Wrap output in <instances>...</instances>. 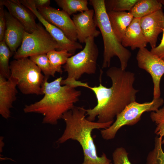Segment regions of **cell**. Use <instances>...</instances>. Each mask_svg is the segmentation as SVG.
<instances>
[{
    "label": "cell",
    "mask_w": 164,
    "mask_h": 164,
    "mask_svg": "<svg viewBox=\"0 0 164 164\" xmlns=\"http://www.w3.org/2000/svg\"><path fill=\"white\" fill-rule=\"evenodd\" d=\"M136 59L138 67L151 76L153 83V99L160 97V82L164 74V60L146 47L139 49Z\"/></svg>",
    "instance_id": "9c48e42d"
},
{
    "label": "cell",
    "mask_w": 164,
    "mask_h": 164,
    "mask_svg": "<svg viewBox=\"0 0 164 164\" xmlns=\"http://www.w3.org/2000/svg\"><path fill=\"white\" fill-rule=\"evenodd\" d=\"M94 15L93 9L73 15L72 20L76 27L77 40L80 43H85L88 38L97 37L100 34V31L96 29Z\"/></svg>",
    "instance_id": "4fadbf2b"
},
{
    "label": "cell",
    "mask_w": 164,
    "mask_h": 164,
    "mask_svg": "<svg viewBox=\"0 0 164 164\" xmlns=\"http://www.w3.org/2000/svg\"><path fill=\"white\" fill-rule=\"evenodd\" d=\"M48 77L45 76L42 85L43 97L33 104L26 105L23 110L25 113L43 115V124L55 125L65 113L75 107L74 104L79 101L81 93L75 87L62 86L61 77L50 82L48 81Z\"/></svg>",
    "instance_id": "3957f363"
},
{
    "label": "cell",
    "mask_w": 164,
    "mask_h": 164,
    "mask_svg": "<svg viewBox=\"0 0 164 164\" xmlns=\"http://www.w3.org/2000/svg\"><path fill=\"white\" fill-rule=\"evenodd\" d=\"M106 73L112 81V85L109 88L103 86L101 82L98 86L93 87L79 80L70 84L74 87H82L89 88L95 94L97 105L92 109H85L87 119L90 121H94L97 117V121L99 123L114 121V118L127 105L136 101L139 91L133 86L135 80L134 73L113 67L107 70Z\"/></svg>",
    "instance_id": "6da1fadb"
},
{
    "label": "cell",
    "mask_w": 164,
    "mask_h": 164,
    "mask_svg": "<svg viewBox=\"0 0 164 164\" xmlns=\"http://www.w3.org/2000/svg\"><path fill=\"white\" fill-rule=\"evenodd\" d=\"M19 1L33 13L44 26L46 31L57 42L59 46V50H66L74 55L77 50L83 48L80 43L70 40L60 29L46 20L38 11L32 0Z\"/></svg>",
    "instance_id": "30bf717a"
},
{
    "label": "cell",
    "mask_w": 164,
    "mask_h": 164,
    "mask_svg": "<svg viewBox=\"0 0 164 164\" xmlns=\"http://www.w3.org/2000/svg\"><path fill=\"white\" fill-rule=\"evenodd\" d=\"M29 59L39 67L45 76H52L50 64L46 54L32 56L29 57Z\"/></svg>",
    "instance_id": "484cf974"
},
{
    "label": "cell",
    "mask_w": 164,
    "mask_h": 164,
    "mask_svg": "<svg viewBox=\"0 0 164 164\" xmlns=\"http://www.w3.org/2000/svg\"><path fill=\"white\" fill-rule=\"evenodd\" d=\"M138 0H105L107 12L110 11L130 12Z\"/></svg>",
    "instance_id": "cb8c5ba5"
},
{
    "label": "cell",
    "mask_w": 164,
    "mask_h": 164,
    "mask_svg": "<svg viewBox=\"0 0 164 164\" xmlns=\"http://www.w3.org/2000/svg\"><path fill=\"white\" fill-rule=\"evenodd\" d=\"M128 153L125 149L123 147L117 148L112 154L113 164H132L128 156Z\"/></svg>",
    "instance_id": "4316f807"
},
{
    "label": "cell",
    "mask_w": 164,
    "mask_h": 164,
    "mask_svg": "<svg viewBox=\"0 0 164 164\" xmlns=\"http://www.w3.org/2000/svg\"><path fill=\"white\" fill-rule=\"evenodd\" d=\"M0 5L7 8L11 15L24 27L26 32L31 33L38 28L35 15L19 0H1Z\"/></svg>",
    "instance_id": "5bb4252c"
},
{
    "label": "cell",
    "mask_w": 164,
    "mask_h": 164,
    "mask_svg": "<svg viewBox=\"0 0 164 164\" xmlns=\"http://www.w3.org/2000/svg\"><path fill=\"white\" fill-rule=\"evenodd\" d=\"M57 5L70 15L89 10L87 0H55Z\"/></svg>",
    "instance_id": "44dd1931"
},
{
    "label": "cell",
    "mask_w": 164,
    "mask_h": 164,
    "mask_svg": "<svg viewBox=\"0 0 164 164\" xmlns=\"http://www.w3.org/2000/svg\"><path fill=\"white\" fill-rule=\"evenodd\" d=\"M59 46L56 40L40 24L37 29L29 33L25 32L20 47L15 53V59L28 57L58 49Z\"/></svg>",
    "instance_id": "ba28073f"
},
{
    "label": "cell",
    "mask_w": 164,
    "mask_h": 164,
    "mask_svg": "<svg viewBox=\"0 0 164 164\" xmlns=\"http://www.w3.org/2000/svg\"><path fill=\"white\" fill-rule=\"evenodd\" d=\"M164 103L163 99L159 97L153 99L149 102L139 103L136 101L127 105L116 116V119L108 128L101 131L102 138L106 140L114 139L118 131L125 125L132 126L137 124L145 112L155 111Z\"/></svg>",
    "instance_id": "52a82bcc"
},
{
    "label": "cell",
    "mask_w": 164,
    "mask_h": 164,
    "mask_svg": "<svg viewBox=\"0 0 164 164\" xmlns=\"http://www.w3.org/2000/svg\"><path fill=\"white\" fill-rule=\"evenodd\" d=\"M46 54L50 64L53 77L55 76L56 72L62 73V65L66 63L69 57L74 55L66 50L59 51L53 50Z\"/></svg>",
    "instance_id": "ffe728a7"
},
{
    "label": "cell",
    "mask_w": 164,
    "mask_h": 164,
    "mask_svg": "<svg viewBox=\"0 0 164 164\" xmlns=\"http://www.w3.org/2000/svg\"><path fill=\"white\" fill-rule=\"evenodd\" d=\"M85 43L84 48L69 57L63 67L68 75L64 81L78 80L84 73L91 74L96 73L99 52L94 38H88Z\"/></svg>",
    "instance_id": "8992f818"
},
{
    "label": "cell",
    "mask_w": 164,
    "mask_h": 164,
    "mask_svg": "<svg viewBox=\"0 0 164 164\" xmlns=\"http://www.w3.org/2000/svg\"><path fill=\"white\" fill-rule=\"evenodd\" d=\"M9 64L10 77L16 81L22 94H43L42 87L45 76L34 62L25 57L15 59Z\"/></svg>",
    "instance_id": "5b68a950"
},
{
    "label": "cell",
    "mask_w": 164,
    "mask_h": 164,
    "mask_svg": "<svg viewBox=\"0 0 164 164\" xmlns=\"http://www.w3.org/2000/svg\"><path fill=\"white\" fill-rule=\"evenodd\" d=\"M159 0H138L129 12L134 18H141L162 9Z\"/></svg>",
    "instance_id": "d6986e66"
},
{
    "label": "cell",
    "mask_w": 164,
    "mask_h": 164,
    "mask_svg": "<svg viewBox=\"0 0 164 164\" xmlns=\"http://www.w3.org/2000/svg\"><path fill=\"white\" fill-rule=\"evenodd\" d=\"M37 9L46 20L60 29L69 39L73 41L77 40L75 26L66 12L50 6Z\"/></svg>",
    "instance_id": "8fae6325"
},
{
    "label": "cell",
    "mask_w": 164,
    "mask_h": 164,
    "mask_svg": "<svg viewBox=\"0 0 164 164\" xmlns=\"http://www.w3.org/2000/svg\"><path fill=\"white\" fill-rule=\"evenodd\" d=\"M164 7V0H159ZM150 51L162 59L164 60V29L163 32L162 39L160 44L153 49H151Z\"/></svg>",
    "instance_id": "83f0119b"
},
{
    "label": "cell",
    "mask_w": 164,
    "mask_h": 164,
    "mask_svg": "<svg viewBox=\"0 0 164 164\" xmlns=\"http://www.w3.org/2000/svg\"><path fill=\"white\" fill-rule=\"evenodd\" d=\"M112 30L117 38L121 42L126 30L134 19L129 12H107Z\"/></svg>",
    "instance_id": "ac0fdd59"
},
{
    "label": "cell",
    "mask_w": 164,
    "mask_h": 164,
    "mask_svg": "<svg viewBox=\"0 0 164 164\" xmlns=\"http://www.w3.org/2000/svg\"><path fill=\"white\" fill-rule=\"evenodd\" d=\"M89 2L94 11L95 22L103 39L104 50L102 68L109 67L111 59L117 56L120 61V68L125 70L132 53L123 46L113 31L105 7V0H90Z\"/></svg>",
    "instance_id": "277c9868"
},
{
    "label": "cell",
    "mask_w": 164,
    "mask_h": 164,
    "mask_svg": "<svg viewBox=\"0 0 164 164\" xmlns=\"http://www.w3.org/2000/svg\"><path fill=\"white\" fill-rule=\"evenodd\" d=\"M36 9L39 7L50 6V0H32Z\"/></svg>",
    "instance_id": "f546056e"
},
{
    "label": "cell",
    "mask_w": 164,
    "mask_h": 164,
    "mask_svg": "<svg viewBox=\"0 0 164 164\" xmlns=\"http://www.w3.org/2000/svg\"><path fill=\"white\" fill-rule=\"evenodd\" d=\"M162 140L161 137L156 136L155 137L154 148L147 155L146 164H164Z\"/></svg>",
    "instance_id": "603a6c76"
},
{
    "label": "cell",
    "mask_w": 164,
    "mask_h": 164,
    "mask_svg": "<svg viewBox=\"0 0 164 164\" xmlns=\"http://www.w3.org/2000/svg\"><path fill=\"white\" fill-rule=\"evenodd\" d=\"M5 13L6 29L4 39L11 52L15 53L21 44L26 30L23 25L9 11L5 10Z\"/></svg>",
    "instance_id": "2e32d148"
},
{
    "label": "cell",
    "mask_w": 164,
    "mask_h": 164,
    "mask_svg": "<svg viewBox=\"0 0 164 164\" xmlns=\"http://www.w3.org/2000/svg\"><path fill=\"white\" fill-rule=\"evenodd\" d=\"M13 54L4 39L0 41V75L6 79L10 76L9 60Z\"/></svg>",
    "instance_id": "7402d4cb"
},
{
    "label": "cell",
    "mask_w": 164,
    "mask_h": 164,
    "mask_svg": "<svg viewBox=\"0 0 164 164\" xmlns=\"http://www.w3.org/2000/svg\"><path fill=\"white\" fill-rule=\"evenodd\" d=\"M86 113L83 107L75 106L65 113L62 118L66 123L65 129L56 143H63L69 139L77 141L83 152L84 159L82 164H110L111 160L105 154L103 153L101 156L98 155L91 134L93 130L108 128L114 121L100 123L91 121L86 118Z\"/></svg>",
    "instance_id": "7a4b0ae2"
},
{
    "label": "cell",
    "mask_w": 164,
    "mask_h": 164,
    "mask_svg": "<svg viewBox=\"0 0 164 164\" xmlns=\"http://www.w3.org/2000/svg\"><path fill=\"white\" fill-rule=\"evenodd\" d=\"M144 36L152 49L156 46L158 37L164 29V13L162 9L140 18Z\"/></svg>",
    "instance_id": "7c38bea8"
},
{
    "label": "cell",
    "mask_w": 164,
    "mask_h": 164,
    "mask_svg": "<svg viewBox=\"0 0 164 164\" xmlns=\"http://www.w3.org/2000/svg\"><path fill=\"white\" fill-rule=\"evenodd\" d=\"M121 43L123 46L132 50L146 47L148 43L142 30L140 18H134L127 27Z\"/></svg>",
    "instance_id": "e0dca14e"
},
{
    "label": "cell",
    "mask_w": 164,
    "mask_h": 164,
    "mask_svg": "<svg viewBox=\"0 0 164 164\" xmlns=\"http://www.w3.org/2000/svg\"><path fill=\"white\" fill-rule=\"evenodd\" d=\"M16 81L10 77L6 79L0 75V114L8 119L10 116V109L16 99L18 91Z\"/></svg>",
    "instance_id": "9a60e30c"
},
{
    "label": "cell",
    "mask_w": 164,
    "mask_h": 164,
    "mask_svg": "<svg viewBox=\"0 0 164 164\" xmlns=\"http://www.w3.org/2000/svg\"><path fill=\"white\" fill-rule=\"evenodd\" d=\"M150 117L156 125L155 134L162 137V143L164 144V106L155 111L151 112Z\"/></svg>",
    "instance_id": "d4e9b609"
},
{
    "label": "cell",
    "mask_w": 164,
    "mask_h": 164,
    "mask_svg": "<svg viewBox=\"0 0 164 164\" xmlns=\"http://www.w3.org/2000/svg\"><path fill=\"white\" fill-rule=\"evenodd\" d=\"M6 20L4 6L0 5V41L4 39Z\"/></svg>",
    "instance_id": "f1b7e54d"
}]
</instances>
